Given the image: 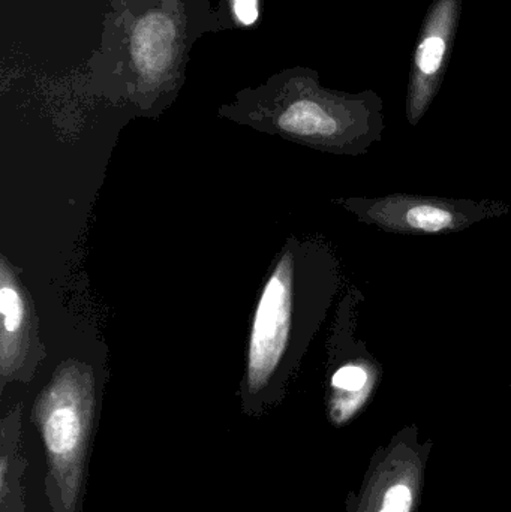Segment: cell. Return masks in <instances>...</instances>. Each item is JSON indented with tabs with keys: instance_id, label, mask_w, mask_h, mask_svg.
<instances>
[{
	"instance_id": "cell-5",
	"label": "cell",
	"mask_w": 511,
	"mask_h": 512,
	"mask_svg": "<svg viewBox=\"0 0 511 512\" xmlns=\"http://www.w3.org/2000/svg\"><path fill=\"white\" fill-rule=\"evenodd\" d=\"M461 15L462 0H434L423 18L408 78L407 119L413 126L422 120L440 92Z\"/></svg>"
},
{
	"instance_id": "cell-6",
	"label": "cell",
	"mask_w": 511,
	"mask_h": 512,
	"mask_svg": "<svg viewBox=\"0 0 511 512\" xmlns=\"http://www.w3.org/2000/svg\"><path fill=\"white\" fill-rule=\"evenodd\" d=\"M362 210L368 222L393 231L440 234L485 218L488 209L485 204L464 207L440 198L390 197L365 201Z\"/></svg>"
},
{
	"instance_id": "cell-4",
	"label": "cell",
	"mask_w": 511,
	"mask_h": 512,
	"mask_svg": "<svg viewBox=\"0 0 511 512\" xmlns=\"http://www.w3.org/2000/svg\"><path fill=\"white\" fill-rule=\"evenodd\" d=\"M293 256L287 252L270 274L255 310L249 337V391L257 394L269 384L288 346L293 316Z\"/></svg>"
},
{
	"instance_id": "cell-2",
	"label": "cell",
	"mask_w": 511,
	"mask_h": 512,
	"mask_svg": "<svg viewBox=\"0 0 511 512\" xmlns=\"http://www.w3.org/2000/svg\"><path fill=\"white\" fill-rule=\"evenodd\" d=\"M282 86L290 99L278 114L281 131L302 138L344 143L366 149L381 140L383 101L378 93H341L320 86L317 72L296 69L285 74Z\"/></svg>"
},
{
	"instance_id": "cell-1",
	"label": "cell",
	"mask_w": 511,
	"mask_h": 512,
	"mask_svg": "<svg viewBox=\"0 0 511 512\" xmlns=\"http://www.w3.org/2000/svg\"><path fill=\"white\" fill-rule=\"evenodd\" d=\"M95 414V379L80 363H66L36 399L32 421L47 457V496L53 512L77 511L86 477Z\"/></svg>"
},
{
	"instance_id": "cell-9",
	"label": "cell",
	"mask_w": 511,
	"mask_h": 512,
	"mask_svg": "<svg viewBox=\"0 0 511 512\" xmlns=\"http://www.w3.org/2000/svg\"><path fill=\"white\" fill-rule=\"evenodd\" d=\"M371 382V367L366 361H351L339 367L332 376V388L335 391L333 414L338 418L347 417L356 409L357 402L363 396Z\"/></svg>"
},
{
	"instance_id": "cell-8",
	"label": "cell",
	"mask_w": 511,
	"mask_h": 512,
	"mask_svg": "<svg viewBox=\"0 0 511 512\" xmlns=\"http://www.w3.org/2000/svg\"><path fill=\"white\" fill-rule=\"evenodd\" d=\"M3 420L0 454V508L2 512H24L23 477L26 459L20 453V414Z\"/></svg>"
},
{
	"instance_id": "cell-10",
	"label": "cell",
	"mask_w": 511,
	"mask_h": 512,
	"mask_svg": "<svg viewBox=\"0 0 511 512\" xmlns=\"http://www.w3.org/2000/svg\"><path fill=\"white\" fill-rule=\"evenodd\" d=\"M411 502H413V496L410 489L405 486H395L387 492L381 512H410Z\"/></svg>"
},
{
	"instance_id": "cell-3",
	"label": "cell",
	"mask_w": 511,
	"mask_h": 512,
	"mask_svg": "<svg viewBox=\"0 0 511 512\" xmlns=\"http://www.w3.org/2000/svg\"><path fill=\"white\" fill-rule=\"evenodd\" d=\"M144 12H134L125 5L120 21V44L125 47L123 65L146 83H159L176 71L186 47L180 0H158Z\"/></svg>"
},
{
	"instance_id": "cell-7",
	"label": "cell",
	"mask_w": 511,
	"mask_h": 512,
	"mask_svg": "<svg viewBox=\"0 0 511 512\" xmlns=\"http://www.w3.org/2000/svg\"><path fill=\"white\" fill-rule=\"evenodd\" d=\"M0 312L3 318L0 364L2 376L6 378L17 370L23 357L27 306L23 292L5 261L0 268Z\"/></svg>"
},
{
	"instance_id": "cell-11",
	"label": "cell",
	"mask_w": 511,
	"mask_h": 512,
	"mask_svg": "<svg viewBox=\"0 0 511 512\" xmlns=\"http://www.w3.org/2000/svg\"><path fill=\"white\" fill-rule=\"evenodd\" d=\"M234 15L243 26H251L258 18V0H231Z\"/></svg>"
}]
</instances>
